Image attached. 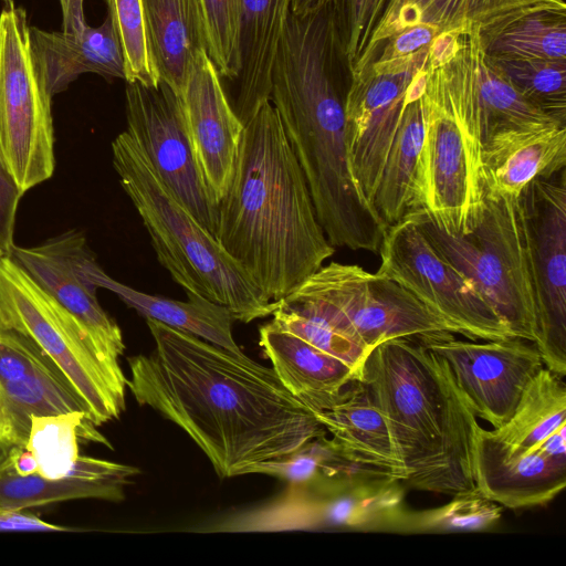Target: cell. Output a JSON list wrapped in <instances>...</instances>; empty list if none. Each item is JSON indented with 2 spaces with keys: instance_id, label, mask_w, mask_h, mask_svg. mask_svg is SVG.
Listing matches in <instances>:
<instances>
[{
  "instance_id": "obj_2",
  "label": "cell",
  "mask_w": 566,
  "mask_h": 566,
  "mask_svg": "<svg viewBox=\"0 0 566 566\" xmlns=\"http://www.w3.org/2000/svg\"><path fill=\"white\" fill-rule=\"evenodd\" d=\"M353 70L328 6L290 10L271 69L269 99L334 247L378 252L387 229L350 167L346 98Z\"/></svg>"
},
{
  "instance_id": "obj_1",
  "label": "cell",
  "mask_w": 566,
  "mask_h": 566,
  "mask_svg": "<svg viewBox=\"0 0 566 566\" xmlns=\"http://www.w3.org/2000/svg\"><path fill=\"white\" fill-rule=\"evenodd\" d=\"M155 347L127 358L135 400L181 428L220 479L327 433L273 368L146 318Z\"/></svg>"
},
{
  "instance_id": "obj_21",
  "label": "cell",
  "mask_w": 566,
  "mask_h": 566,
  "mask_svg": "<svg viewBox=\"0 0 566 566\" xmlns=\"http://www.w3.org/2000/svg\"><path fill=\"white\" fill-rule=\"evenodd\" d=\"M259 334V345L282 384L314 415L335 405L359 378L360 371L347 361L272 322Z\"/></svg>"
},
{
  "instance_id": "obj_46",
  "label": "cell",
  "mask_w": 566,
  "mask_h": 566,
  "mask_svg": "<svg viewBox=\"0 0 566 566\" xmlns=\"http://www.w3.org/2000/svg\"><path fill=\"white\" fill-rule=\"evenodd\" d=\"M3 255H7V254H4V252L0 249V258Z\"/></svg>"
},
{
  "instance_id": "obj_40",
  "label": "cell",
  "mask_w": 566,
  "mask_h": 566,
  "mask_svg": "<svg viewBox=\"0 0 566 566\" xmlns=\"http://www.w3.org/2000/svg\"><path fill=\"white\" fill-rule=\"evenodd\" d=\"M106 3L107 15L123 51L126 83L158 86L148 49L142 0H106Z\"/></svg>"
},
{
  "instance_id": "obj_26",
  "label": "cell",
  "mask_w": 566,
  "mask_h": 566,
  "mask_svg": "<svg viewBox=\"0 0 566 566\" xmlns=\"http://www.w3.org/2000/svg\"><path fill=\"white\" fill-rule=\"evenodd\" d=\"M85 272L97 287L115 293L145 318L195 335L232 353L243 354L233 338L232 324L235 319L227 306L193 293H186L187 301H177L137 291L107 275L94 255L86 261Z\"/></svg>"
},
{
  "instance_id": "obj_39",
  "label": "cell",
  "mask_w": 566,
  "mask_h": 566,
  "mask_svg": "<svg viewBox=\"0 0 566 566\" xmlns=\"http://www.w3.org/2000/svg\"><path fill=\"white\" fill-rule=\"evenodd\" d=\"M207 53L220 77L235 81L240 73L243 0H200Z\"/></svg>"
},
{
  "instance_id": "obj_8",
  "label": "cell",
  "mask_w": 566,
  "mask_h": 566,
  "mask_svg": "<svg viewBox=\"0 0 566 566\" xmlns=\"http://www.w3.org/2000/svg\"><path fill=\"white\" fill-rule=\"evenodd\" d=\"M0 324L30 338L64 376L101 426L125 410V381L98 359L74 316L12 256L0 258Z\"/></svg>"
},
{
  "instance_id": "obj_7",
  "label": "cell",
  "mask_w": 566,
  "mask_h": 566,
  "mask_svg": "<svg viewBox=\"0 0 566 566\" xmlns=\"http://www.w3.org/2000/svg\"><path fill=\"white\" fill-rule=\"evenodd\" d=\"M417 212L431 243L473 283L512 335L534 344L539 294L522 195L486 197L481 220L463 235L447 233L423 210Z\"/></svg>"
},
{
  "instance_id": "obj_28",
  "label": "cell",
  "mask_w": 566,
  "mask_h": 566,
  "mask_svg": "<svg viewBox=\"0 0 566 566\" xmlns=\"http://www.w3.org/2000/svg\"><path fill=\"white\" fill-rule=\"evenodd\" d=\"M427 64L413 80L401 119L388 150L374 197V208L386 227L412 209L418 159L424 137L422 94Z\"/></svg>"
},
{
  "instance_id": "obj_15",
  "label": "cell",
  "mask_w": 566,
  "mask_h": 566,
  "mask_svg": "<svg viewBox=\"0 0 566 566\" xmlns=\"http://www.w3.org/2000/svg\"><path fill=\"white\" fill-rule=\"evenodd\" d=\"M539 294L534 345L543 364L566 375V177L533 180L522 192Z\"/></svg>"
},
{
  "instance_id": "obj_33",
  "label": "cell",
  "mask_w": 566,
  "mask_h": 566,
  "mask_svg": "<svg viewBox=\"0 0 566 566\" xmlns=\"http://www.w3.org/2000/svg\"><path fill=\"white\" fill-rule=\"evenodd\" d=\"M469 35L483 144L492 133L502 128L557 120L528 102L490 67L484 60L478 32Z\"/></svg>"
},
{
  "instance_id": "obj_6",
  "label": "cell",
  "mask_w": 566,
  "mask_h": 566,
  "mask_svg": "<svg viewBox=\"0 0 566 566\" xmlns=\"http://www.w3.org/2000/svg\"><path fill=\"white\" fill-rule=\"evenodd\" d=\"M113 165L136 208L159 263L186 293L227 306L235 321L272 315L270 301L175 197L139 145L124 130L112 143Z\"/></svg>"
},
{
  "instance_id": "obj_14",
  "label": "cell",
  "mask_w": 566,
  "mask_h": 566,
  "mask_svg": "<svg viewBox=\"0 0 566 566\" xmlns=\"http://www.w3.org/2000/svg\"><path fill=\"white\" fill-rule=\"evenodd\" d=\"M417 339L447 361L475 416L493 428L511 418L523 390L544 367L536 346L517 337L463 340L437 332Z\"/></svg>"
},
{
  "instance_id": "obj_4",
  "label": "cell",
  "mask_w": 566,
  "mask_h": 566,
  "mask_svg": "<svg viewBox=\"0 0 566 566\" xmlns=\"http://www.w3.org/2000/svg\"><path fill=\"white\" fill-rule=\"evenodd\" d=\"M384 415L407 471L406 488L454 495L475 489L476 416L447 361L417 338H394L358 378Z\"/></svg>"
},
{
  "instance_id": "obj_17",
  "label": "cell",
  "mask_w": 566,
  "mask_h": 566,
  "mask_svg": "<svg viewBox=\"0 0 566 566\" xmlns=\"http://www.w3.org/2000/svg\"><path fill=\"white\" fill-rule=\"evenodd\" d=\"M92 255L83 233L69 230L35 247L14 245L10 256L74 316L101 363L126 382L119 366L125 349L122 331L102 308L97 286L85 272Z\"/></svg>"
},
{
  "instance_id": "obj_44",
  "label": "cell",
  "mask_w": 566,
  "mask_h": 566,
  "mask_svg": "<svg viewBox=\"0 0 566 566\" xmlns=\"http://www.w3.org/2000/svg\"><path fill=\"white\" fill-rule=\"evenodd\" d=\"M75 528L49 523L23 511L0 509V532H73Z\"/></svg>"
},
{
  "instance_id": "obj_41",
  "label": "cell",
  "mask_w": 566,
  "mask_h": 566,
  "mask_svg": "<svg viewBox=\"0 0 566 566\" xmlns=\"http://www.w3.org/2000/svg\"><path fill=\"white\" fill-rule=\"evenodd\" d=\"M426 0H388L386 10L353 74L369 64L382 44L405 29L419 24Z\"/></svg>"
},
{
  "instance_id": "obj_25",
  "label": "cell",
  "mask_w": 566,
  "mask_h": 566,
  "mask_svg": "<svg viewBox=\"0 0 566 566\" xmlns=\"http://www.w3.org/2000/svg\"><path fill=\"white\" fill-rule=\"evenodd\" d=\"M154 72L180 95L196 60L207 53L200 0H142Z\"/></svg>"
},
{
  "instance_id": "obj_19",
  "label": "cell",
  "mask_w": 566,
  "mask_h": 566,
  "mask_svg": "<svg viewBox=\"0 0 566 566\" xmlns=\"http://www.w3.org/2000/svg\"><path fill=\"white\" fill-rule=\"evenodd\" d=\"M179 97L197 164L219 203L231 182L244 124L208 53L196 60Z\"/></svg>"
},
{
  "instance_id": "obj_11",
  "label": "cell",
  "mask_w": 566,
  "mask_h": 566,
  "mask_svg": "<svg viewBox=\"0 0 566 566\" xmlns=\"http://www.w3.org/2000/svg\"><path fill=\"white\" fill-rule=\"evenodd\" d=\"M378 273L395 281L471 340L514 337L473 283L424 234L417 209L387 227Z\"/></svg>"
},
{
  "instance_id": "obj_27",
  "label": "cell",
  "mask_w": 566,
  "mask_h": 566,
  "mask_svg": "<svg viewBox=\"0 0 566 566\" xmlns=\"http://www.w3.org/2000/svg\"><path fill=\"white\" fill-rule=\"evenodd\" d=\"M290 10L291 0H243L233 106L243 124L270 101L271 69Z\"/></svg>"
},
{
  "instance_id": "obj_29",
  "label": "cell",
  "mask_w": 566,
  "mask_h": 566,
  "mask_svg": "<svg viewBox=\"0 0 566 566\" xmlns=\"http://www.w3.org/2000/svg\"><path fill=\"white\" fill-rule=\"evenodd\" d=\"M564 378L543 367L527 384L511 418L490 434L512 450H528L566 424Z\"/></svg>"
},
{
  "instance_id": "obj_12",
  "label": "cell",
  "mask_w": 566,
  "mask_h": 566,
  "mask_svg": "<svg viewBox=\"0 0 566 566\" xmlns=\"http://www.w3.org/2000/svg\"><path fill=\"white\" fill-rule=\"evenodd\" d=\"M429 46L406 56L377 59L353 75L346 98L348 156L354 178L373 207L410 86L427 64Z\"/></svg>"
},
{
  "instance_id": "obj_42",
  "label": "cell",
  "mask_w": 566,
  "mask_h": 566,
  "mask_svg": "<svg viewBox=\"0 0 566 566\" xmlns=\"http://www.w3.org/2000/svg\"><path fill=\"white\" fill-rule=\"evenodd\" d=\"M23 193L0 159V249L11 255L18 206Z\"/></svg>"
},
{
  "instance_id": "obj_20",
  "label": "cell",
  "mask_w": 566,
  "mask_h": 566,
  "mask_svg": "<svg viewBox=\"0 0 566 566\" xmlns=\"http://www.w3.org/2000/svg\"><path fill=\"white\" fill-rule=\"evenodd\" d=\"M481 161L486 197H520L533 180L565 169L566 124L553 120L499 129L484 142Z\"/></svg>"
},
{
  "instance_id": "obj_36",
  "label": "cell",
  "mask_w": 566,
  "mask_h": 566,
  "mask_svg": "<svg viewBox=\"0 0 566 566\" xmlns=\"http://www.w3.org/2000/svg\"><path fill=\"white\" fill-rule=\"evenodd\" d=\"M359 472L370 471L350 462L327 437V433H324L291 453L253 464L245 474L261 473L277 478L289 484H300L343 479Z\"/></svg>"
},
{
  "instance_id": "obj_5",
  "label": "cell",
  "mask_w": 566,
  "mask_h": 566,
  "mask_svg": "<svg viewBox=\"0 0 566 566\" xmlns=\"http://www.w3.org/2000/svg\"><path fill=\"white\" fill-rule=\"evenodd\" d=\"M427 71L412 209L423 210L447 233L463 235L478 226L486 197L469 34H438Z\"/></svg>"
},
{
  "instance_id": "obj_37",
  "label": "cell",
  "mask_w": 566,
  "mask_h": 566,
  "mask_svg": "<svg viewBox=\"0 0 566 566\" xmlns=\"http://www.w3.org/2000/svg\"><path fill=\"white\" fill-rule=\"evenodd\" d=\"M388 0H291V11L304 13L328 4L352 70L366 51Z\"/></svg>"
},
{
  "instance_id": "obj_18",
  "label": "cell",
  "mask_w": 566,
  "mask_h": 566,
  "mask_svg": "<svg viewBox=\"0 0 566 566\" xmlns=\"http://www.w3.org/2000/svg\"><path fill=\"white\" fill-rule=\"evenodd\" d=\"M473 469L475 488L501 506L545 505L566 485V424L528 450L509 449L480 427Z\"/></svg>"
},
{
  "instance_id": "obj_43",
  "label": "cell",
  "mask_w": 566,
  "mask_h": 566,
  "mask_svg": "<svg viewBox=\"0 0 566 566\" xmlns=\"http://www.w3.org/2000/svg\"><path fill=\"white\" fill-rule=\"evenodd\" d=\"M437 35V29L430 24L419 23L410 27L387 40L373 61L413 54L429 46Z\"/></svg>"
},
{
  "instance_id": "obj_10",
  "label": "cell",
  "mask_w": 566,
  "mask_h": 566,
  "mask_svg": "<svg viewBox=\"0 0 566 566\" xmlns=\"http://www.w3.org/2000/svg\"><path fill=\"white\" fill-rule=\"evenodd\" d=\"M51 99L33 63L27 13L11 0L0 13V159L22 193L54 171Z\"/></svg>"
},
{
  "instance_id": "obj_30",
  "label": "cell",
  "mask_w": 566,
  "mask_h": 566,
  "mask_svg": "<svg viewBox=\"0 0 566 566\" xmlns=\"http://www.w3.org/2000/svg\"><path fill=\"white\" fill-rule=\"evenodd\" d=\"M488 55L566 61V9H544L478 33Z\"/></svg>"
},
{
  "instance_id": "obj_32",
  "label": "cell",
  "mask_w": 566,
  "mask_h": 566,
  "mask_svg": "<svg viewBox=\"0 0 566 566\" xmlns=\"http://www.w3.org/2000/svg\"><path fill=\"white\" fill-rule=\"evenodd\" d=\"M566 9L564 0H426L419 23L440 33H482L530 12Z\"/></svg>"
},
{
  "instance_id": "obj_22",
  "label": "cell",
  "mask_w": 566,
  "mask_h": 566,
  "mask_svg": "<svg viewBox=\"0 0 566 566\" xmlns=\"http://www.w3.org/2000/svg\"><path fill=\"white\" fill-rule=\"evenodd\" d=\"M30 48L39 78L51 97L83 73L125 80L123 51L108 15L99 27L86 25L78 33L30 28Z\"/></svg>"
},
{
  "instance_id": "obj_47",
  "label": "cell",
  "mask_w": 566,
  "mask_h": 566,
  "mask_svg": "<svg viewBox=\"0 0 566 566\" xmlns=\"http://www.w3.org/2000/svg\"><path fill=\"white\" fill-rule=\"evenodd\" d=\"M0 1H3L4 3H8V2H10L11 0H0Z\"/></svg>"
},
{
  "instance_id": "obj_23",
  "label": "cell",
  "mask_w": 566,
  "mask_h": 566,
  "mask_svg": "<svg viewBox=\"0 0 566 566\" xmlns=\"http://www.w3.org/2000/svg\"><path fill=\"white\" fill-rule=\"evenodd\" d=\"M315 416L350 462L406 481L407 471L387 421L359 379L345 389L335 405Z\"/></svg>"
},
{
  "instance_id": "obj_13",
  "label": "cell",
  "mask_w": 566,
  "mask_h": 566,
  "mask_svg": "<svg viewBox=\"0 0 566 566\" xmlns=\"http://www.w3.org/2000/svg\"><path fill=\"white\" fill-rule=\"evenodd\" d=\"M125 105L126 132L175 197L214 235L218 202L197 164L179 95L165 82L156 87L126 83Z\"/></svg>"
},
{
  "instance_id": "obj_35",
  "label": "cell",
  "mask_w": 566,
  "mask_h": 566,
  "mask_svg": "<svg viewBox=\"0 0 566 566\" xmlns=\"http://www.w3.org/2000/svg\"><path fill=\"white\" fill-rule=\"evenodd\" d=\"M503 506L476 488L452 495L450 502L427 510H405L394 532L462 533L485 532L500 521Z\"/></svg>"
},
{
  "instance_id": "obj_31",
  "label": "cell",
  "mask_w": 566,
  "mask_h": 566,
  "mask_svg": "<svg viewBox=\"0 0 566 566\" xmlns=\"http://www.w3.org/2000/svg\"><path fill=\"white\" fill-rule=\"evenodd\" d=\"M94 427L83 411L32 416L24 450L36 464L35 474L48 479L67 474L80 455V439L109 446Z\"/></svg>"
},
{
  "instance_id": "obj_34",
  "label": "cell",
  "mask_w": 566,
  "mask_h": 566,
  "mask_svg": "<svg viewBox=\"0 0 566 566\" xmlns=\"http://www.w3.org/2000/svg\"><path fill=\"white\" fill-rule=\"evenodd\" d=\"M484 60L528 102L551 117L566 123V61L485 53Z\"/></svg>"
},
{
  "instance_id": "obj_9",
  "label": "cell",
  "mask_w": 566,
  "mask_h": 566,
  "mask_svg": "<svg viewBox=\"0 0 566 566\" xmlns=\"http://www.w3.org/2000/svg\"><path fill=\"white\" fill-rule=\"evenodd\" d=\"M281 302L322 316L369 353L389 339L451 332L401 285L356 264L322 265Z\"/></svg>"
},
{
  "instance_id": "obj_16",
  "label": "cell",
  "mask_w": 566,
  "mask_h": 566,
  "mask_svg": "<svg viewBox=\"0 0 566 566\" xmlns=\"http://www.w3.org/2000/svg\"><path fill=\"white\" fill-rule=\"evenodd\" d=\"M86 409L60 370L23 334L0 324V472L24 449L31 417Z\"/></svg>"
},
{
  "instance_id": "obj_45",
  "label": "cell",
  "mask_w": 566,
  "mask_h": 566,
  "mask_svg": "<svg viewBox=\"0 0 566 566\" xmlns=\"http://www.w3.org/2000/svg\"><path fill=\"white\" fill-rule=\"evenodd\" d=\"M62 10V27L65 33L82 32L87 25L84 19V0H59Z\"/></svg>"
},
{
  "instance_id": "obj_24",
  "label": "cell",
  "mask_w": 566,
  "mask_h": 566,
  "mask_svg": "<svg viewBox=\"0 0 566 566\" xmlns=\"http://www.w3.org/2000/svg\"><path fill=\"white\" fill-rule=\"evenodd\" d=\"M139 472L136 467L81 454L70 472L56 479L22 476L6 469L0 472V509L24 511L78 499L120 502L125 486Z\"/></svg>"
},
{
  "instance_id": "obj_38",
  "label": "cell",
  "mask_w": 566,
  "mask_h": 566,
  "mask_svg": "<svg viewBox=\"0 0 566 566\" xmlns=\"http://www.w3.org/2000/svg\"><path fill=\"white\" fill-rule=\"evenodd\" d=\"M272 315V323L276 326L347 361L359 371L361 370L369 352L355 338L336 328L322 316L281 301Z\"/></svg>"
},
{
  "instance_id": "obj_3",
  "label": "cell",
  "mask_w": 566,
  "mask_h": 566,
  "mask_svg": "<svg viewBox=\"0 0 566 566\" xmlns=\"http://www.w3.org/2000/svg\"><path fill=\"white\" fill-rule=\"evenodd\" d=\"M214 237L272 302L289 296L335 252L270 101L244 123Z\"/></svg>"
}]
</instances>
